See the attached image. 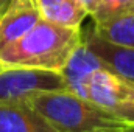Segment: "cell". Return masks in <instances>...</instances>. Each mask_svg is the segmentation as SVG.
Returning <instances> with one entry per match:
<instances>
[{
    "instance_id": "cell-1",
    "label": "cell",
    "mask_w": 134,
    "mask_h": 132,
    "mask_svg": "<svg viewBox=\"0 0 134 132\" xmlns=\"http://www.w3.org/2000/svg\"><path fill=\"white\" fill-rule=\"evenodd\" d=\"M81 42V28L41 19L25 36L0 51V64L3 68L25 67L61 71Z\"/></svg>"
},
{
    "instance_id": "cell-2",
    "label": "cell",
    "mask_w": 134,
    "mask_h": 132,
    "mask_svg": "<svg viewBox=\"0 0 134 132\" xmlns=\"http://www.w3.org/2000/svg\"><path fill=\"white\" fill-rule=\"evenodd\" d=\"M39 112L56 132H91L100 128L125 124L111 112L95 103L69 90L41 92L27 101Z\"/></svg>"
},
{
    "instance_id": "cell-3",
    "label": "cell",
    "mask_w": 134,
    "mask_h": 132,
    "mask_svg": "<svg viewBox=\"0 0 134 132\" xmlns=\"http://www.w3.org/2000/svg\"><path fill=\"white\" fill-rule=\"evenodd\" d=\"M67 90L61 71L9 67L0 71V103L28 101L41 92Z\"/></svg>"
},
{
    "instance_id": "cell-4",
    "label": "cell",
    "mask_w": 134,
    "mask_h": 132,
    "mask_svg": "<svg viewBox=\"0 0 134 132\" xmlns=\"http://www.w3.org/2000/svg\"><path fill=\"white\" fill-rule=\"evenodd\" d=\"M87 99L119 120L134 124V81L131 79L101 68L95 71L89 82Z\"/></svg>"
},
{
    "instance_id": "cell-5",
    "label": "cell",
    "mask_w": 134,
    "mask_h": 132,
    "mask_svg": "<svg viewBox=\"0 0 134 132\" xmlns=\"http://www.w3.org/2000/svg\"><path fill=\"white\" fill-rule=\"evenodd\" d=\"M41 19L36 0H11L0 14V51L25 36Z\"/></svg>"
},
{
    "instance_id": "cell-6",
    "label": "cell",
    "mask_w": 134,
    "mask_h": 132,
    "mask_svg": "<svg viewBox=\"0 0 134 132\" xmlns=\"http://www.w3.org/2000/svg\"><path fill=\"white\" fill-rule=\"evenodd\" d=\"M101 68H106L104 62L101 61L97 55H94L84 40L76 47L70 59L67 61L64 68L61 70V75L66 81L67 90L87 99L89 95V82L95 71Z\"/></svg>"
},
{
    "instance_id": "cell-7",
    "label": "cell",
    "mask_w": 134,
    "mask_h": 132,
    "mask_svg": "<svg viewBox=\"0 0 134 132\" xmlns=\"http://www.w3.org/2000/svg\"><path fill=\"white\" fill-rule=\"evenodd\" d=\"M0 132H56L27 101L0 103Z\"/></svg>"
},
{
    "instance_id": "cell-8",
    "label": "cell",
    "mask_w": 134,
    "mask_h": 132,
    "mask_svg": "<svg viewBox=\"0 0 134 132\" xmlns=\"http://www.w3.org/2000/svg\"><path fill=\"white\" fill-rule=\"evenodd\" d=\"M83 40L87 48L104 62L108 70L134 81V48L111 44L97 36L94 30L86 34Z\"/></svg>"
},
{
    "instance_id": "cell-9",
    "label": "cell",
    "mask_w": 134,
    "mask_h": 132,
    "mask_svg": "<svg viewBox=\"0 0 134 132\" xmlns=\"http://www.w3.org/2000/svg\"><path fill=\"white\" fill-rule=\"evenodd\" d=\"M36 5L44 20L63 27L81 28L84 19L89 17L80 0H36Z\"/></svg>"
},
{
    "instance_id": "cell-10",
    "label": "cell",
    "mask_w": 134,
    "mask_h": 132,
    "mask_svg": "<svg viewBox=\"0 0 134 132\" xmlns=\"http://www.w3.org/2000/svg\"><path fill=\"white\" fill-rule=\"evenodd\" d=\"M92 30L97 36L111 44L134 48V13L109 19L101 23H94Z\"/></svg>"
},
{
    "instance_id": "cell-11",
    "label": "cell",
    "mask_w": 134,
    "mask_h": 132,
    "mask_svg": "<svg viewBox=\"0 0 134 132\" xmlns=\"http://www.w3.org/2000/svg\"><path fill=\"white\" fill-rule=\"evenodd\" d=\"M130 13H134V0H98L97 8L89 17H92L94 23H101Z\"/></svg>"
},
{
    "instance_id": "cell-12",
    "label": "cell",
    "mask_w": 134,
    "mask_h": 132,
    "mask_svg": "<svg viewBox=\"0 0 134 132\" xmlns=\"http://www.w3.org/2000/svg\"><path fill=\"white\" fill-rule=\"evenodd\" d=\"M91 132H134V124L125 123L120 126H114V128H100V129H94Z\"/></svg>"
},
{
    "instance_id": "cell-13",
    "label": "cell",
    "mask_w": 134,
    "mask_h": 132,
    "mask_svg": "<svg viewBox=\"0 0 134 132\" xmlns=\"http://www.w3.org/2000/svg\"><path fill=\"white\" fill-rule=\"evenodd\" d=\"M81 3H83V6L86 8V11H87V14L91 16L92 13H94V9L97 8V5H98V0H80Z\"/></svg>"
},
{
    "instance_id": "cell-14",
    "label": "cell",
    "mask_w": 134,
    "mask_h": 132,
    "mask_svg": "<svg viewBox=\"0 0 134 132\" xmlns=\"http://www.w3.org/2000/svg\"><path fill=\"white\" fill-rule=\"evenodd\" d=\"M9 2H11V0H0V14H2V13L5 11V8L9 5Z\"/></svg>"
},
{
    "instance_id": "cell-15",
    "label": "cell",
    "mask_w": 134,
    "mask_h": 132,
    "mask_svg": "<svg viewBox=\"0 0 134 132\" xmlns=\"http://www.w3.org/2000/svg\"><path fill=\"white\" fill-rule=\"evenodd\" d=\"M2 70H3V67H2V64H0V71H2Z\"/></svg>"
}]
</instances>
